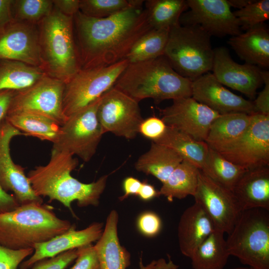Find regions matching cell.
<instances>
[{
    "mask_svg": "<svg viewBox=\"0 0 269 269\" xmlns=\"http://www.w3.org/2000/svg\"><path fill=\"white\" fill-rule=\"evenodd\" d=\"M149 23L153 29L169 30L179 24L181 14L188 9L185 0H145Z\"/></svg>",
    "mask_w": 269,
    "mask_h": 269,
    "instance_id": "1f68e13d",
    "label": "cell"
},
{
    "mask_svg": "<svg viewBox=\"0 0 269 269\" xmlns=\"http://www.w3.org/2000/svg\"><path fill=\"white\" fill-rule=\"evenodd\" d=\"M141 182L138 179L129 176L123 181V189L124 194L120 197L121 200H124L131 195H137Z\"/></svg>",
    "mask_w": 269,
    "mask_h": 269,
    "instance_id": "bcb514c9",
    "label": "cell"
},
{
    "mask_svg": "<svg viewBox=\"0 0 269 269\" xmlns=\"http://www.w3.org/2000/svg\"><path fill=\"white\" fill-rule=\"evenodd\" d=\"M214 53L212 71L216 79L223 86L255 99L257 89L263 84L260 68L236 62L224 46L214 49Z\"/></svg>",
    "mask_w": 269,
    "mask_h": 269,
    "instance_id": "e0dca14e",
    "label": "cell"
},
{
    "mask_svg": "<svg viewBox=\"0 0 269 269\" xmlns=\"http://www.w3.org/2000/svg\"><path fill=\"white\" fill-rule=\"evenodd\" d=\"M13 0H0V31L14 20Z\"/></svg>",
    "mask_w": 269,
    "mask_h": 269,
    "instance_id": "f6af8a7d",
    "label": "cell"
},
{
    "mask_svg": "<svg viewBox=\"0 0 269 269\" xmlns=\"http://www.w3.org/2000/svg\"><path fill=\"white\" fill-rule=\"evenodd\" d=\"M151 142L149 150L139 157L134 167L138 171L154 176L162 184L183 159L171 148Z\"/></svg>",
    "mask_w": 269,
    "mask_h": 269,
    "instance_id": "484cf974",
    "label": "cell"
},
{
    "mask_svg": "<svg viewBox=\"0 0 269 269\" xmlns=\"http://www.w3.org/2000/svg\"><path fill=\"white\" fill-rule=\"evenodd\" d=\"M192 81L177 73L164 55L128 64L113 87L136 102L147 98L159 103L191 97Z\"/></svg>",
    "mask_w": 269,
    "mask_h": 269,
    "instance_id": "3957f363",
    "label": "cell"
},
{
    "mask_svg": "<svg viewBox=\"0 0 269 269\" xmlns=\"http://www.w3.org/2000/svg\"><path fill=\"white\" fill-rule=\"evenodd\" d=\"M136 225L138 231L148 237H153L158 235L162 227L160 218L152 211H145L140 214Z\"/></svg>",
    "mask_w": 269,
    "mask_h": 269,
    "instance_id": "ab89813d",
    "label": "cell"
},
{
    "mask_svg": "<svg viewBox=\"0 0 269 269\" xmlns=\"http://www.w3.org/2000/svg\"><path fill=\"white\" fill-rule=\"evenodd\" d=\"M191 97L219 114H255L253 102L232 92L208 72L192 81Z\"/></svg>",
    "mask_w": 269,
    "mask_h": 269,
    "instance_id": "d6986e66",
    "label": "cell"
},
{
    "mask_svg": "<svg viewBox=\"0 0 269 269\" xmlns=\"http://www.w3.org/2000/svg\"><path fill=\"white\" fill-rule=\"evenodd\" d=\"M47 74L39 67L0 59V91H19L26 88Z\"/></svg>",
    "mask_w": 269,
    "mask_h": 269,
    "instance_id": "f1b7e54d",
    "label": "cell"
},
{
    "mask_svg": "<svg viewBox=\"0 0 269 269\" xmlns=\"http://www.w3.org/2000/svg\"><path fill=\"white\" fill-rule=\"evenodd\" d=\"M52 0H13L14 20L37 25L53 9Z\"/></svg>",
    "mask_w": 269,
    "mask_h": 269,
    "instance_id": "d590c367",
    "label": "cell"
},
{
    "mask_svg": "<svg viewBox=\"0 0 269 269\" xmlns=\"http://www.w3.org/2000/svg\"><path fill=\"white\" fill-rule=\"evenodd\" d=\"M253 0H227V1L231 7L241 9L249 3L251 2Z\"/></svg>",
    "mask_w": 269,
    "mask_h": 269,
    "instance_id": "f907efd6",
    "label": "cell"
},
{
    "mask_svg": "<svg viewBox=\"0 0 269 269\" xmlns=\"http://www.w3.org/2000/svg\"><path fill=\"white\" fill-rule=\"evenodd\" d=\"M142 0H80V11L84 15L103 18L132 7H142Z\"/></svg>",
    "mask_w": 269,
    "mask_h": 269,
    "instance_id": "e575fe53",
    "label": "cell"
},
{
    "mask_svg": "<svg viewBox=\"0 0 269 269\" xmlns=\"http://www.w3.org/2000/svg\"><path fill=\"white\" fill-rule=\"evenodd\" d=\"M200 169L183 160L175 168L159 190V195L165 197L169 202L174 198L182 199L195 194Z\"/></svg>",
    "mask_w": 269,
    "mask_h": 269,
    "instance_id": "f546056e",
    "label": "cell"
},
{
    "mask_svg": "<svg viewBox=\"0 0 269 269\" xmlns=\"http://www.w3.org/2000/svg\"><path fill=\"white\" fill-rule=\"evenodd\" d=\"M128 64L125 59L109 66L80 69L65 83L64 115L68 117L101 97L113 87Z\"/></svg>",
    "mask_w": 269,
    "mask_h": 269,
    "instance_id": "ba28073f",
    "label": "cell"
},
{
    "mask_svg": "<svg viewBox=\"0 0 269 269\" xmlns=\"http://www.w3.org/2000/svg\"><path fill=\"white\" fill-rule=\"evenodd\" d=\"M264 87L253 102L255 114L269 116V72L261 71Z\"/></svg>",
    "mask_w": 269,
    "mask_h": 269,
    "instance_id": "7bdbcfd3",
    "label": "cell"
},
{
    "mask_svg": "<svg viewBox=\"0 0 269 269\" xmlns=\"http://www.w3.org/2000/svg\"><path fill=\"white\" fill-rule=\"evenodd\" d=\"M70 269H100L94 246L92 244L78 248V256Z\"/></svg>",
    "mask_w": 269,
    "mask_h": 269,
    "instance_id": "b9f144b4",
    "label": "cell"
},
{
    "mask_svg": "<svg viewBox=\"0 0 269 269\" xmlns=\"http://www.w3.org/2000/svg\"><path fill=\"white\" fill-rule=\"evenodd\" d=\"M64 87L63 81L46 75L30 86L15 92L7 115L35 114L49 118L62 126L67 119L62 107Z\"/></svg>",
    "mask_w": 269,
    "mask_h": 269,
    "instance_id": "30bf717a",
    "label": "cell"
},
{
    "mask_svg": "<svg viewBox=\"0 0 269 269\" xmlns=\"http://www.w3.org/2000/svg\"><path fill=\"white\" fill-rule=\"evenodd\" d=\"M166 146L183 159L200 170L205 164L209 146L205 141L197 140L187 134L167 126L163 135L153 141Z\"/></svg>",
    "mask_w": 269,
    "mask_h": 269,
    "instance_id": "4316f807",
    "label": "cell"
},
{
    "mask_svg": "<svg viewBox=\"0 0 269 269\" xmlns=\"http://www.w3.org/2000/svg\"><path fill=\"white\" fill-rule=\"evenodd\" d=\"M54 7L63 14L72 16L80 10V0H52Z\"/></svg>",
    "mask_w": 269,
    "mask_h": 269,
    "instance_id": "ee69618b",
    "label": "cell"
},
{
    "mask_svg": "<svg viewBox=\"0 0 269 269\" xmlns=\"http://www.w3.org/2000/svg\"><path fill=\"white\" fill-rule=\"evenodd\" d=\"M231 269H254L249 267H236V268H232Z\"/></svg>",
    "mask_w": 269,
    "mask_h": 269,
    "instance_id": "816d5d0a",
    "label": "cell"
},
{
    "mask_svg": "<svg viewBox=\"0 0 269 269\" xmlns=\"http://www.w3.org/2000/svg\"><path fill=\"white\" fill-rule=\"evenodd\" d=\"M77 256L78 249L70 250L36 262L32 266V269H65Z\"/></svg>",
    "mask_w": 269,
    "mask_h": 269,
    "instance_id": "f35d334b",
    "label": "cell"
},
{
    "mask_svg": "<svg viewBox=\"0 0 269 269\" xmlns=\"http://www.w3.org/2000/svg\"><path fill=\"white\" fill-rule=\"evenodd\" d=\"M118 221V212L112 210L107 218L101 237L94 246L100 269H127L131 265V254L119 241Z\"/></svg>",
    "mask_w": 269,
    "mask_h": 269,
    "instance_id": "603a6c76",
    "label": "cell"
},
{
    "mask_svg": "<svg viewBox=\"0 0 269 269\" xmlns=\"http://www.w3.org/2000/svg\"><path fill=\"white\" fill-rule=\"evenodd\" d=\"M33 252L32 248L15 250L0 245V269H18L23 260Z\"/></svg>",
    "mask_w": 269,
    "mask_h": 269,
    "instance_id": "74e56055",
    "label": "cell"
},
{
    "mask_svg": "<svg viewBox=\"0 0 269 269\" xmlns=\"http://www.w3.org/2000/svg\"><path fill=\"white\" fill-rule=\"evenodd\" d=\"M41 68L64 83L81 69L73 27V17L53 7L37 24Z\"/></svg>",
    "mask_w": 269,
    "mask_h": 269,
    "instance_id": "5b68a950",
    "label": "cell"
},
{
    "mask_svg": "<svg viewBox=\"0 0 269 269\" xmlns=\"http://www.w3.org/2000/svg\"><path fill=\"white\" fill-rule=\"evenodd\" d=\"M169 30L152 29L134 43L126 59L129 63L149 60L163 55Z\"/></svg>",
    "mask_w": 269,
    "mask_h": 269,
    "instance_id": "836d02e7",
    "label": "cell"
},
{
    "mask_svg": "<svg viewBox=\"0 0 269 269\" xmlns=\"http://www.w3.org/2000/svg\"><path fill=\"white\" fill-rule=\"evenodd\" d=\"M219 152L246 170L269 166V116L252 115L251 123L244 133Z\"/></svg>",
    "mask_w": 269,
    "mask_h": 269,
    "instance_id": "7c38bea8",
    "label": "cell"
},
{
    "mask_svg": "<svg viewBox=\"0 0 269 269\" xmlns=\"http://www.w3.org/2000/svg\"><path fill=\"white\" fill-rule=\"evenodd\" d=\"M103 227V223L100 222L93 223L81 230H76L74 227L46 242L35 244L33 254L20 264L19 269H29L35 263L43 259L92 244L101 237Z\"/></svg>",
    "mask_w": 269,
    "mask_h": 269,
    "instance_id": "ffe728a7",
    "label": "cell"
},
{
    "mask_svg": "<svg viewBox=\"0 0 269 269\" xmlns=\"http://www.w3.org/2000/svg\"><path fill=\"white\" fill-rule=\"evenodd\" d=\"M212 220L215 229L229 234L242 211L232 191L216 182L200 170L193 196Z\"/></svg>",
    "mask_w": 269,
    "mask_h": 269,
    "instance_id": "4fadbf2b",
    "label": "cell"
},
{
    "mask_svg": "<svg viewBox=\"0 0 269 269\" xmlns=\"http://www.w3.org/2000/svg\"><path fill=\"white\" fill-rule=\"evenodd\" d=\"M243 210L226 240L230 256L254 269H269V213Z\"/></svg>",
    "mask_w": 269,
    "mask_h": 269,
    "instance_id": "52a82bcc",
    "label": "cell"
},
{
    "mask_svg": "<svg viewBox=\"0 0 269 269\" xmlns=\"http://www.w3.org/2000/svg\"><path fill=\"white\" fill-rule=\"evenodd\" d=\"M100 97L67 117L52 149L91 160L104 134L97 114Z\"/></svg>",
    "mask_w": 269,
    "mask_h": 269,
    "instance_id": "9c48e42d",
    "label": "cell"
},
{
    "mask_svg": "<svg viewBox=\"0 0 269 269\" xmlns=\"http://www.w3.org/2000/svg\"><path fill=\"white\" fill-rule=\"evenodd\" d=\"M81 69L109 66L126 59L136 41L153 29L144 7H132L103 18L73 16Z\"/></svg>",
    "mask_w": 269,
    "mask_h": 269,
    "instance_id": "6da1fadb",
    "label": "cell"
},
{
    "mask_svg": "<svg viewBox=\"0 0 269 269\" xmlns=\"http://www.w3.org/2000/svg\"><path fill=\"white\" fill-rule=\"evenodd\" d=\"M160 112L167 126L202 141H205L211 125L220 115L192 97L173 100L171 105Z\"/></svg>",
    "mask_w": 269,
    "mask_h": 269,
    "instance_id": "2e32d148",
    "label": "cell"
},
{
    "mask_svg": "<svg viewBox=\"0 0 269 269\" xmlns=\"http://www.w3.org/2000/svg\"><path fill=\"white\" fill-rule=\"evenodd\" d=\"M78 163L70 153L52 149L49 162L35 167L27 177L37 196L58 201L73 214L71 204L74 201L80 207L99 205L108 177L104 175L90 183L80 182L71 174Z\"/></svg>",
    "mask_w": 269,
    "mask_h": 269,
    "instance_id": "7a4b0ae2",
    "label": "cell"
},
{
    "mask_svg": "<svg viewBox=\"0 0 269 269\" xmlns=\"http://www.w3.org/2000/svg\"><path fill=\"white\" fill-rule=\"evenodd\" d=\"M224 233L215 230L195 250L190 259L193 269H223L230 254Z\"/></svg>",
    "mask_w": 269,
    "mask_h": 269,
    "instance_id": "83f0119b",
    "label": "cell"
},
{
    "mask_svg": "<svg viewBox=\"0 0 269 269\" xmlns=\"http://www.w3.org/2000/svg\"><path fill=\"white\" fill-rule=\"evenodd\" d=\"M19 205L12 194L4 191L0 187V213L13 210Z\"/></svg>",
    "mask_w": 269,
    "mask_h": 269,
    "instance_id": "7dc6e473",
    "label": "cell"
},
{
    "mask_svg": "<svg viewBox=\"0 0 269 269\" xmlns=\"http://www.w3.org/2000/svg\"><path fill=\"white\" fill-rule=\"evenodd\" d=\"M233 12L240 23L241 30L246 31L269 19V0H253L244 7Z\"/></svg>",
    "mask_w": 269,
    "mask_h": 269,
    "instance_id": "8d00e7d4",
    "label": "cell"
},
{
    "mask_svg": "<svg viewBox=\"0 0 269 269\" xmlns=\"http://www.w3.org/2000/svg\"><path fill=\"white\" fill-rule=\"evenodd\" d=\"M75 227L58 218L51 206L34 202L0 213V245L12 250L32 248Z\"/></svg>",
    "mask_w": 269,
    "mask_h": 269,
    "instance_id": "277c9868",
    "label": "cell"
},
{
    "mask_svg": "<svg viewBox=\"0 0 269 269\" xmlns=\"http://www.w3.org/2000/svg\"><path fill=\"white\" fill-rule=\"evenodd\" d=\"M5 120L23 134L54 143L57 139L61 126L45 116L31 113L7 114Z\"/></svg>",
    "mask_w": 269,
    "mask_h": 269,
    "instance_id": "4dcf8cb0",
    "label": "cell"
},
{
    "mask_svg": "<svg viewBox=\"0 0 269 269\" xmlns=\"http://www.w3.org/2000/svg\"><path fill=\"white\" fill-rule=\"evenodd\" d=\"M97 114L104 134L127 139L136 137L143 120L138 102L113 87L100 97Z\"/></svg>",
    "mask_w": 269,
    "mask_h": 269,
    "instance_id": "8fae6325",
    "label": "cell"
},
{
    "mask_svg": "<svg viewBox=\"0 0 269 269\" xmlns=\"http://www.w3.org/2000/svg\"><path fill=\"white\" fill-rule=\"evenodd\" d=\"M189 9L179 18L181 25H196L211 36H234L242 32L227 0H187Z\"/></svg>",
    "mask_w": 269,
    "mask_h": 269,
    "instance_id": "5bb4252c",
    "label": "cell"
},
{
    "mask_svg": "<svg viewBox=\"0 0 269 269\" xmlns=\"http://www.w3.org/2000/svg\"><path fill=\"white\" fill-rule=\"evenodd\" d=\"M167 126L161 119L150 117L143 119L138 128V133L143 137L155 141L164 134Z\"/></svg>",
    "mask_w": 269,
    "mask_h": 269,
    "instance_id": "60d3db41",
    "label": "cell"
},
{
    "mask_svg": "<svg viewBox=\"0 0 269 269\" xmlns=\"http://www.w3.org/2000/svg\"><path fill=\"white\" fill-rule=\"evenodd\" d=\"M200 170L216 182L232 191L247 170L227 160L209 146L205 164Z\"/></svg>",
    "mask_w": 269,
    "mask_h": 269,
    "instance_id": "d6a6232c",
    "label": "cell"
},
{
    "mask_svg": "<svg viewBox=\"0 0 269 269\" xmlns=\"http://www.w3.org/2000/svg\"><path fill=\"white\" fill-rule=\"evenodd\" d=\"M228 43L245 63L269 67V31L264 23L232 36Z\"/></svg>",
    "mask_w": 269,
    "mask_h": 269,
    "instance_id": "cb8c5ba5",
    "label": "cell"
},
{
    "mask_svg": "<svg viewBox=\"0 0 269 269\" xmlns=\"http://www.w3.org/2000/svg\"><path fill=\"white\" fill-rule=\"evenodd\" d=\"M15 91L8 90L0 91V122L5 119Z\"/></svg>",
    "mask_w": 269,
    "mask_h": 269,
    "instance_id": "c3c4849f",
    "label": "cell"
},
{
    "mask_svg": "<svg viewBox=\"0 0 269 269\" xmlns=\"http://www.w3.org/2000/svg\"><path fill=\"white\" fill-rule=\"evenodd\" d=\"M0 59L41 68L37 25L14 20L1 30Z\"/></svg>",
    "mask_w": 269,
    "mask_h": 269,
    "instance_id": "ac0fdd59",
    "label": "cell"
},
{
    "mask_svg": "<svg viewBox=\"0 0 269 269\" xmlns=\"http://www.w3.org/2000/svg\"><path fill=\"white\" fill-rule=\"evenodd\" d=\"M215 230L209 216L194 203L181 215L177 229L180 252L190 258L197 247Z\"/></svg>",
    "mask_w": 269,
    "mask_h": 269,
    "instance_id": "44dd1931",
    "label": "cell"
},
{
    "mask_svg": "<svg viewBox=\"0 0 269 269\" xmlns=\"http://www.w3.org/2000/svg\"><path fill=\"white\" fill-rule=\"evenodd\" d=\"M23 134L5 119L0 122V187L5 192H12L20 205L43 203L42 197L34 193L25 174L24 168L15 164L10 153V143L14 136Z\"/></svg>",
    "mask_w": 269,
    "mask_h": 269,
    "instance_id": "9a60e30c",
    "label": "cell"
},
{
    "mask_svg": "<svg viewBox=\"0 0 269 269\" xmlns=\"http://www.w3.org/2000/svg\"><path fill=\"white\" fill-rule=\"evenodd\" d=\"M137 196L143 201H149L160 195L153 185L145 181L141 182Z\"/></svg>",
    "mask_w": 269,
    "mask_h": 269,
    "instance_id": "681fc988",
    "label": "cell"
},
{
    "mask_svg": "<svg viewBox=\"0 0 269 269\" xmlns=\"http://www.w3.org/2000/svg\"><path fill=\"white\" fill-rule=\"evenodd\" d=\"M251 119L252 115L244 113L219 115L211 125L205 142L210 148L220 152L244 133Z\"/></svg>",
    "mask_w": 269,
    "mask_h": 269,
    "instance_id": "d4e9b609",
    "label": "cell"
},
{
    "mask_svg": "<svg viewBox=\"0 0 269 269\" xmlns=\"http://www.w3.org/2000/svg\"><path fill=\"white\" fill-rule=\"evenodd\" d=\"M211 37L198 26L177 24L169 29L163 55L177 73L193 81L212 69Z\"/></svg>",
    "mask_w": 269,
    "mask_h": 269,
    "instance_id": "8992f818",
    "label": "cell"
},
{
    "mask_svg": "<svg viewBox=\"0 0 269 269\" xmlns=\"http://www.w3.org/2000/svg\"><path fill=\"white\" fill-rule=\"evenodd\" d=\"M232 191L242 211L257 208L269 211V166L247 170Z\"/></svg>",
    "mask_w": 269,
    "mask_h": 269,
    "instance_id": "7402d4cb",
    "label": "cell"
}]
</instances>
